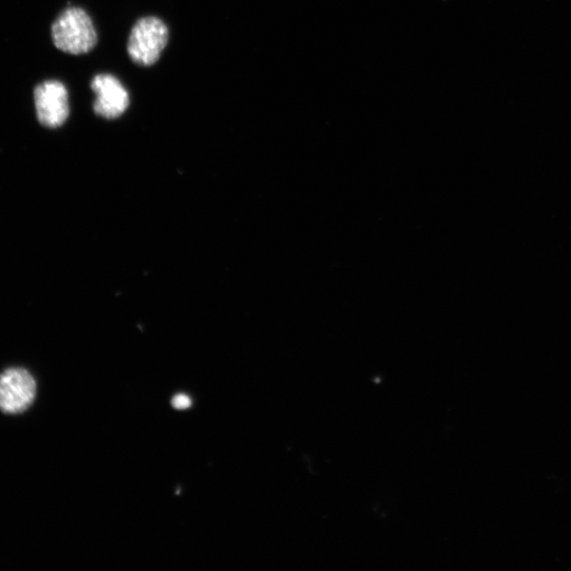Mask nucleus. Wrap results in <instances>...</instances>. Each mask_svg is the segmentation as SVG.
<instances>
[{"instance_id":"obj_3","label":"nucleus","mask_w":571,"mask_h":571,"mask_svg":"<svg viewBox=\"0 0 571 571\" xmlns=\"http://www.w3.org/2000/svg\"><path fill=\"white\" fill-rule=\"evenodd\" d=\"M34 105L40 123L48 128L64 125L70 115L69 95L60 81H46L34 89Z\"/></svg>"},{"instance_id":"obj_2","label":"nucleus","mask_w":571,"mask_h":571,"mask_svg":"<svg viewBox=\"0 0 571 571\" xmlns=\"http://www.w3.org/2000/svg\"><path fill=\"white\" fill-rule=\"evenodd\" d=\"M170 39L169 28L156 16H145L134 25L127 42L131 60L143 67L156 64Z\"/></svg>"},{"instance_id":"obj_4","label":"nucleus","mask_w":571,"mask_h":571,"mask_svg":"<svg viewBox=\"0 0 571 571\" xmlns=\"http://www.w3.org/2000/svg\"><path fill=\"white\" fill-rule=\"evenodd\" d=\"M36 395V383L23 368H10L0 376V410L7 414L26 411Z\"/></svg>"},{"instance_id":"obj_6","label":"nucleus","mask_w":571,"mask_h":571,"mask_svg":"<svg viewBox=\"0 0 571 571\" xmlns=\"http://www.w3.org/2000/svg\"><path fill=\"white\" fill-rule=\"evenodd\" d=\"M172 404L176 410H187L191 407L192 400L189 396L180 394L173 399Z\"/></svg>"},{"instance_id":"obj_1","label":"nucleus","mask_w":571,"mask_h":571,"mask_svg":"<svg viewBox=\"0 0 571 571\" xmlns=\"http://www.w3.org/2000/svg\"><path fill=\"white\" fill-rule=\"evenodd\" d=\"M51 38L55 47L72 55L86 54L98 43L94 22L79 7H70L61 13L51 26Z\"/></svg>"},{"instance_id":"obj_5","label":"nucleus","mask_w":571,"mask_h":571,"mask_svg":"<svg viewBox=\"0 0 571 571\" xmlns=\"http://www.w3.org/2000/svg\"><path fill=\"white\" fill-rule=\"evenodd\" d=\"M90 87L96 94L94 110L96 115L115 120L130 107L131 99L121 81L110 73H100L91 80Z\"/></svg>"}]
</instances>
